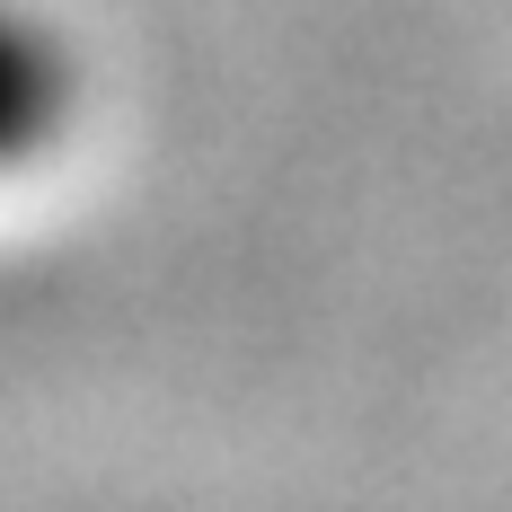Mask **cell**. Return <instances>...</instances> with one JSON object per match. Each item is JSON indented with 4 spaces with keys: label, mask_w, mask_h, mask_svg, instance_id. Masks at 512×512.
<instances>
[{
    "label": "cell",
    "mask_w": 512,
    "mask_h": 512,
    "mask_svg": "<svg viewBox=\"0 0 512 512\" xmlns=\"http://www.w3.org/2000/svg\"><path fill=\"white\" fill-rule=\"evenodd\" d=\"M36 124H45V80H36V53L27 36L0 18V159H18L36 142Z\"/></svg>",
    "instance_id": "1"
}]
</instances>
